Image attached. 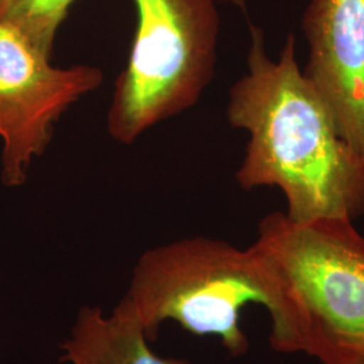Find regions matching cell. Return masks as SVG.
<instances>
[{
    "instance_id": "7a4b0ae2",
    "label": "cell",
    "mask_w": 364,
    "mask_h": 364,
    "mask_svg": "<svg viewBox=\"0 0 364 364\" xmlns=\"http://www.w3.org/2000/svg\"><path fill=\"white\" fill-rule=\"evenodd\" d=\"M266 260L270 346L318 364H364V235L353 221L264 216L252 243Z\"/></svg>"
},
{
    "instance_id": "52a82bcc",
    "label": "cell",
    "mask_w": 364,
    "mask_h": 364,
    "mask_svg": "<svg viewBox=\"0 0 364 364\" xmlns=\"http://www.w3.org/2000/svg\"><path fill=\"white\" fill-rule=\"evenodd\" d=\"M129 299L119 301L111 314L99 306H81L69 336L61 343V362L68 364H189L185 359L161 358Z\"/></svg>"
},
{
    "instance_id": "5b68a950",
    "label": "cell",
    "mask_w": 364,
    "mask_h": 364,
    "mask_svg": "<svg viewBox=\"0 0 364 364\" xmlns=\"http://www.w3.org/2000/svg\"><path fill=\"white\" fill-rule=\"evenodd\" d=\"M103 78L96 66H53L19 31L0 23V177L6 186L26 181L31 161L50 144L55 122Z\"/></svg>"
},
{
    "instance_id": "6da1fadb",
    "label": "cell",
    "mask_w": 364,
    "mask_h": 364,
    "mask_svg": "<svg viewBox=\"0 0 364 364\" xmlns=\"http://www.w3.org/2000/svg\"><path fill=\"white\" fill-rule=\"evenodd\" d=\"M247 73L230 91L227 117L250 134L236 180L245 191L275 186L297 224L355 221L364 213V158L338 130L321 96L296 60L287 36L279 58L266 50L260 27L250 23Z\"/></svg>"
},
{
    "instance_id": "8992f818",
    "label": "cell",
    "mask_w": 364,
    "mask_h": 364,
    "mask_svg": "<svg viewBox=\"0 0 364 364\" xmlns=\"http://www.w3.org/2000/svg\"><path fill=\"white\" fill-rule=\"evenodd\" d=\"M302 30L309 53L304 75L364 158V0H311Z\"/></svg>"
},
{
    "instance_id": "ba28073f",
    "label": "cell",
    "mask_w": 364,
    "mask_h": 364,
    "mask_svg": "<svg viewBox=\"0 0 364 364\" xmlns=\"http://www.w3.org/2000/svg\"><path fill=\"white\" fill-rule=\"evenodd\" d=\"M75 0H0V23L13 27L41 53L52 57L58 27Z\"/></svg>"
},
{
    "instance_id": "3957f363",
    "label": "cell",
    "mask_w": 364,
    "mask_h": 364,
    "mask_svg": "<svg viewBox=\"0 0 364 364\" xmlns=\"http://www.w3.org/2000/svg\"><path fill=\"white\" fill-rule=\"evenodd\" d=\"M149 341L165 321L196 336H216L232 356L248 352L240 313L248 304L269 306L266 260L254 245L235 247L205 236L147 250L134 266L124 294Z\"/></svg>"
},
{
    "instance_id": "277c9868",
    "label": "cell",
    "mask_w": 364,
    "mask_h": 364,
    "mask_svg": "<svg viewBox=\"0 0 364 364\" xmlns=\"http://www.w3.org/2000/svg\"><path fill=\"white\" fill-rule=\"evenodd\" d=\"M138 25L108 111L109 135L136 141L195 105L215 75L220 19L215 0H134Z\"/></svg>"
}]
</instances>
